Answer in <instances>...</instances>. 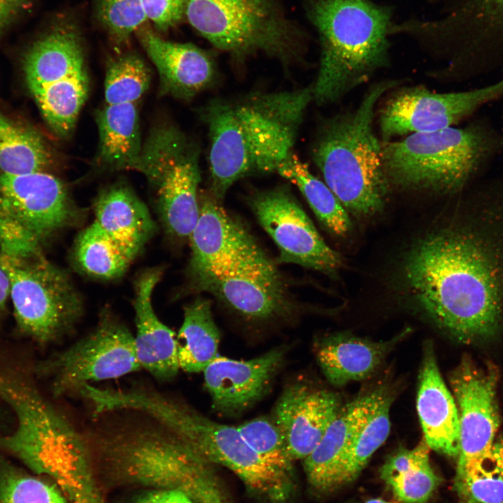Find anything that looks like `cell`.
Masks as SVG:
<instances>
[{"mask_svg":"<svg viewBox=\"0 0 503 503\" xmlns=\"http://www.w3.org/2000/svg\"><path fill=\"white\" fill-rule=\"evenodd\" d=\"M161 275V269L151 268L140 274L136 282L134 344L141 368L158 380L169 381L180 368L175 334L157 317L152 306V293Z\"/></svg>","mask_w":503,"mask_h":503,"instance_id":"21","label":"cell"},{"mask_svg":"<svg viewBox=\"0 0 503 503\" xmlns=\"http://www.w3.org/2000/svg\"><path fill=\"white\" fill-rule=\"evenodd\" d=\"M312 87L215 99L201 108L209 138L213 196L238 180L277 171L292 153Z\"/></svg>","mask_w":503,"mask_h":503,"instance_id":"2","label":"cell"},{"mask_svg":"<svg viewBox=\"0 0 503 503\" xmlns=\"http://www.w3.org/2000/svg\"><path fill=\"white\" fill-rule=\"evenodd\" d=\"M94 213L99 226L133 257L156 230L146 205L123 183L110 185L101 191L95 201Z\"/></svg>","mask_w":503,"mask_h":503,"instance_id":"25","label":"cell"},{"mask_svg":"<svg viewBox=\"0 0 503 503\" xmlns=\"http://www.w3.org/2000/svg\"><path fill=\"white\" fill-rule=\"evenodd\" d=\"M77 503H103L100 495H91L82 498Z\"/></svg>","mask_w":503,"mask_h":503,"instance_id":"45","label":"cell"},{"mask_svg":"<svg viewBox=\"0 0 503 503\" xmlns=\"http://www.w3.org/2000/svg\"><path fill=\"white\" fill-rule=\"evenodd\" d=\"M383 388L363 392L342 406L317 446L304 459L307 480L314 489L328 492L340 486L346 453Z\"/></svg>","mask_w":503,"mask_h":503,"instance_id":"20","label":"cell"},{"mask_svg":"<svg viewBox=\"0 0 503 503\" xmlns=\"http://www.w3.org/2000/svg\"><path fill=\"white\" fill-rule=\"evenodd\" d=\"M396 85L384 80L372 85L355 110L325 120L313 143L312 159L325 183L356 214H372L384 205L388 181L373 120L378 101Z\"/></svg>","mask_w":503,"mask_h":503,"instance_id":"5","label":"cell"},{"mask_svg":"<svg viewBox=\"0 0 503 503\" xmlns=\"http://www.w3.org/2000/svg\"><path fill=\"white\" fill-rule=\"evenodd\" d=\"M185 15L214 47L235 57L263 52L286 64L300 52L272 0H186Z\"/></svg>","mask_w":503,"mask_h":503,"instance_id":"8","label":"cell"},{"mask_svg":"<svg viewBox=\"0 0 503 503\" xmlns=\"http://www.w3.org/2000/svg\"><path fill=\"white\" fill-rule=\"evenodd\" d=\"M466 20L476 28L461 50L475 66L488 71L503 66V0H469L446 19Z\"/></svg>","mask_w":503,"mask_h":503,"instance_id":"27","label":"cell"},{"mask_svg":"<svg viewBox=\"0 0 503 503\" xmlns=\"http://www.w3.org/2000/svg\"><path fill=\"white\" fill-rule=\"evenodd\" d=\"M89 466H90V465H89ZM85 467H87V466H85ZM80 468H82V467H80ZM78 469H80V468H78ZM75 470H76V469H75ZM73 472H74V471H73ZM72 474H73V473H72ZM66 477H65V478H66ZM65 478H64V479H65ZM64 479H63V480H64ZM63 480H62V481H63ZM61 482H60V483H61ZM59 484H58V485H59Z\"/></svg>","mask_w":503,"mask_h":503,"instance_id":"50","label":"cell"},{"mask_svg":"<svg viewBox=\"0 0 503 503\" xmlns=\"http://www.w3.org/2000/svg\"><path fill=\"white\" fill-rule=\"evenodd\" d=\"M393 395L385 386L344 459L340 486L353 481L374 452L384 443L391 429L390 409Z\"/></svg>","mask_w":503,"mask_h":503,"instance_id":"32","label":"cell"},{"mask_svg":"<svg viewBox=\"0 0 503 503\" xmlns=\"http://www.w3.org/2000/svg\"><path fill=\"white\" fill-rule=\"evenodd\" d=\"M461 503H465V502H461Z\"/></svg>","mask_w":503,"mask_h":503,"instance_id":"51","label":"cell"},{"mask_svg":"<svg viewBox=\"0 0 503 503\" xmlns=\"http://www.w3.org/2000/svg\"><path fill=\"white\" fill-rule=\"evenodd\" d=\"M213 196L199 201V216L189 239L193 281L264 252L246 228L232 219Z\"/></svg>","mask_w":503,"mask_h":503,"instance_id":"16","label":"cell"},{"mask_svg":"<svg viewBox=\"0 0 503 503\" xmlns=\"http://www.w3.org/2000/svg\"><path fill=\"white\" fill-rule=\"evenodd\" d=\"M136 32L156 68L161 94L189 100L214 83L217 68L204 50L191 43L166 41L147 28Z\"/></svg>","mask_w":503,"mask_h":503,"instance_id":"19","label":"cell"},{"mask_svg":"<svg viewBox=\"0 0 503 503\" xmlns=\"http://www.w3.org/2000/svg\"><path fill=\"white\" fill-rule=\"evenodd\" d=\"M419 241L408 253V289L426 314L458 342L495 336L503 323V210Z\"/></svg>","mask_w":503,"mask_h":503,"instance_id":"1","label":"cell"},{"mask_svg":"<svg viewBox=\"0 0 503 503\" xmlns=\"http://www.w3.org/2000/svg\"><path fill=\"white\" fill-rule=\"evenodd\" d=\"M459 414L457 472L490 462L500 425L497 373L463 358L450 374Z\"/></svg>","mask_w":503,"mask_h":503,"instance_id":"13","label":"cell"},{"mask_svg":"<svg viewBox=\"0 0 503 503\" xmlns=\"http://www.w3.org/2000/svg\"><path fill=\"white\" fill-rule=\"evenodd\" d=\"M416 396V409L430 449L457 458L459 451V414L455 398L439 372L431 342L423 348Z\"/></svg>","mask_w":503,"mask_h":503,"instance_id":"22","label":"cell"},{"mask_svg":"<svg viewBox=\"0 0 503 503\" xmlns=\"http://www.w3.org/2000/svg\"><path fill=\"white\" fill-rule=\"evenodd\" d=\"M96 13L112 40L121 45L147 19L141 0H95Z\"/></svg>","mask_w":503,"mask_h":503,"instance_id":"37","label":"cell"},{"mask_svg":"<svg viewBox=\"0 0 503 503\" xmlns=\"http://www.w3.org/2000/svg\"><path fill=\"white\" fill-rule=\"evenodd\" d=\"M96 122L97 166L106 171L134 170L143 147L136 103L105 105L96 112Z\"/></svg>","mask_w":503,"mask_h":503,"instance_id":"26","label":"cell"},{"mask_svg":"<svg viewBox=\"0 0 503 503\" xmlns=\"http://www.w3.org/2000/svg\"><path fill=\"white\" fill-rule=\"evenodd\" d=\"M117 410L150 416L210 463L224 466L246 486L271 503H285L293 490L292 476L265 462L237 427L211 420L194 409L160 393L133 388L112 396Z\"/></svg>","mask_w":503,"mask_h":503,"instance_id":"6","label":"cell"},{"mask_svg":"<svg viewBox=\"0 0 503 503\" xmlns=\"http://www.w3.org/2000/svg\"><path fill=\"white\" fill-rule=\"evenodd\" d=\"M17 12L12 0H0V30L11 20Z\"/></svg>","mask_w":503,"mask_h":503,"instance_id":"42","label":"cell"},{"mask_svg":"<svg viewBox=\"0 0 503 503\" xmlns=\"http://www.w3.org/2000/svg\"><path fill=\"white\" fill-rule=\"evenodd\" d=\"M140 368L134 336L121 322L105 314L90 333L41 362L36 371L50 380L52 393L59 397L86 384L118 378Z\"/></svg>","mask_w":503,"mask_h":503,"instance_id":"10","label":"cell"},{"mask_svg":"<svg viewBox=\"0 0 503 503\" xmlns=\"http://www.w3.org/2000/svg\"><path fill=\"white\" fill-rule=\"evenodd\" d=\"M0 259L22 334L44 345L73 329L82 313L81 298L66 273L46 258L41 243L0 233Z\"/></svg>","mask_w":503,"mask_h":503,"instance_id":"7","label":"cell"},{"mask_svg":"<svg viewBox=\"0 0 503 503\" xmlns=\"http://www.w3.org/2000/svg\"><path fill=\"white\" fill-rule=\"evenodd\" d=\"M147 19L158 29L166 31L185 15L186 0H141Z\"/></svg>","mask_w":503,"mask_h":503,"instance_id":"40","label":"cell"},{"mask_svg":"<svg viewBox=\"0 0 503 503\" xmlns=\"http://www.w3.org/2000/svg\"><path fill=\"white\" fill-rule=\"evenodd\" d=\"M277 172L298 187L318 219L332 233L343 235L349 231L351 221L339 199L293 152Z\"/></svg>","mask_w":503,"mask_h":503,"instance_id":"30","label":"cell"},{"mask_svg":"<svg viewBox=\"0 0 503 503\" xmlns=\"http://www.w3.org/2000/svg\"><path fill=\"white\" fill-rule=\"evenodd\" d=\"M341 407L339 397L328 390L300 383L285 388L271 418L293 461L304 460L315 449Z\"/></svg>","mask_w":503,"mask_h":503,"instance_id":"18","label":"cell"},{"mask_svg":"<svg viewBox=\"0 0 503 503\" xmlns=\"http://www.w3.org/2000/svg\"><path fill=\"white\" fill-rule=\"evenodd\" d=\"M199 150L178 128L164 124L151 129L134 170L155 189L167 232L189 238L199 216Z\"/></svg>","mask_w":503,"mask_h":503,"instance_id":"9","label":"cell"},{"mask_svg":"<svg viewBox=\"0 0 503 503\" xmlns=\"http://www.w3.org/2000/svg\"><path fill=\"white\" fill-rule=\"evenodd\" d=\"M252 449L267 463L292 475L289 457L282 435L272 418L261 416L237 426Z\"/></svg>","mask_w":503,"mask_h":503,"instance_id":"36","label":"cell"},{"mask_svg":"<svg viewBox=\"0 0 503 503\" xmlns=\"http://www.w3.org/2000/svg\"><path fill=\"white\" fill-rule=\"evenodd\" d=\"M503 99V76L472 89L437 93L424 87L397 91L382 108L380 129L386 140L398 136L426 133L453 126L484 105Z\"/></svg>","mask_w":503,"mask_h":503,"instance_id":"12","label":"cell"},{"mask_svg":"<svg viewBox=\"0 0 503 503\" xmlns=\"http://www.w3.org/2000/svg\"><path fill=\"white\" fill-rule=\"evenodd\" d=\"M64 184L44 171L0 174V232L41 244L78 217Z\"/></svg>","mask_w":503,"mask_h":503,"instance_id":"11","label":"cell"},{"mask_svg":"<svg viewBox=\"0 0 503 503\" xmlns=\"http://www.w3.org/2000/svg\"><path fill=\"white\" fill-rule=\"evenodd\" d=\"M74 252L80 268L86 273L101 279L121 276L134 258L95 221L79 235Z\"/></svg>","mask_w":503,"mask_h":503,"instance_id":"33","label":"cell"},{"mask_svg":"<svg viewBox=\"0 0 503 503\" xmlns=\"http://www.w3.org/2000/svg\"><path fill=\"white\" fill-rule=\"evenodd\" d=\"M365 503H390V502H386V501H384V500H379V499H373V500H370L366 502Z\"/></svg>","mask_w":503,"mask_h":503,"instance_id":"47","label":"cell"},{"mask_svg":"<svg viewBox=\"0 0 503 503\" xmlns=\"http://www.w3.org/2000/svg\"><path fill=\"white\" fill-rule=\"evenodd\" d=\"M210 462L202 460L196 466L182 490L196 503H230L212 472Z\"/></svg>","mask_w":503,"mask_h":503,"instance_id":"39","label":"cell"},{"mask_svg":"<svg viewBox=\"0 0 503 503\" xmlns=\"http://www.w3.org/2000/svg\"><path fill=\"white\" fill-rule=\"evenodd\" d=\"M135 503H196L180 489H155L141 495Z\"/></svg>","mask_w":503,"mask_h":503,"instance_id":"41","label":"cell"},{"mask_svg":"<svg viewBox=\"0 0 503 503\" xmlns=\"http://www.w3.org/2000/svg\"><path fill=\"white\" fill-rule=\"evenodd\" d=\"M87 70L82 38L68 19L54 23L34 41L23 58V71L31 93Z\"/></svg>","mask_w":503,"mask_h":503,"instance_id":"23","label":"cell"},{"mask_svg":"<svg viewBox=\"0 0 503 503\" xmlns=\"http://www.w3.org/2000/svg\"><path fill=\"white\" fill-rule=\"evenodd\" d=\"M249 204L258 223L278 247L279 262L328 274L340 267V255L325 242L285 187L256 192Z\"/></svg>","mask_w":503,"mask_h":503,"instance_id":"14","label":"cell"},{"mask_svg":"<svg viewBox=\"0 0 503 503\" xmlns=\"http://www.w3.org/2000/svg\"><path fill=\"white\" fill-rule=\"evenodd\" d=\"M17 11L27 6L31 0H12Z\"/></svg>","mask_w":503,"mask_h":503,"instance_id":"46","label":"cell"},{"mask_svg":"<svg viewBox=\"0 0 503 503\" xmlns=\"http://www.w3.org/2000/svg\"><path fill=\"white\" fill-rule=\"evenodd\" d=\"M89 467H91V466H87V467H85L84 468L82 467V468H80V469H78L75 470L74 472H77V471H79V470H81V469H85V468H89ZM69 476H70V475L67 476L59 484V486L60 484H61Z\"/></svg>","mask_w":503,"mask_h":503,"instance_id":"48","label":"cell"},{"mask_svg":"<svg viewBox=\"0 0 503 503\" xmlns=\"http://www.w3.org/2000/svg\"><path fill=\"white\" fill-rule=\"evenodd\" d=\"M489 463L456 472L455 488L464 502L503 503V480Z\"/></svg>","mask_w":503,"mask_h":503,"instance_id":"38","label":"cell"},{"mask_svg":"<svg viewBox=\"0 0 503 503\" xmlns=\"http://www.w3.org/2000/svg\"><path fill=\"white\" fill-rule=\"evenodd\" d=\"M0 503H66L60 491L0 458Z\"/></svg>","mask_w":503,"mask_h":503,"instance_id":"35","label":"cell"},{"mask_svg":"<svg viewBox=\"0 0 503 503\" xmlns=\"http://www.w3.org/2000/svg\"><path fill=\"white\" fill-rule=\"evenodd\" d=\"M490 462L496 468L503 480V438L495 442Z\"/></svg>","mask_w":503,"mask_h":503,"instance_id":"43","label":"cell"},{"mask_svg":"<svg viewBox=\"0 0 503 503\" xmlns=\"http://www.w3.org/2000/svg\"><path fill=\"white\" fill-rule=\"evenodd\" d=\"M388 181L401 187L455 192L484 172L503 153V132L486 116L462 127L409 134L381 142Z\"/></svg>","mask_w":503,"mask_h":503,"instance_id":"4","label":"cell"},{"mask_svg":"<svg viewBox=\"0 0 503 503\" xmlns=\"http://www.w3.org/2000/svg\"><path fill=\"white\" fill-rule=\"evenodd\" d=\"M9 296V281L0 259V309L4 307Z\"/></svg>","mask_w":503,"mask_h":503,"instance_id":"44","label":"cell"},{"mask_svg":"<svg viewBox=\"0 0 503 503\" xmlns=\"http://www.w3.org/2000/svg\"><path fill=\"white\" fill-rule=\"evenodd\" d=\"M177 342L180 368L185 372H203L219 356L220 333L208 300L198 298L184 307Z\"/></svg>","mask_w":503,"mask_h":503,"instance_id":"29","label":"cell"},{"mask_svg":"<svg viewBox=\"0 0 503 503\" xmlns=\"http://www.w3.org/2000/svg\"><path fill=\"white\" fill-rule=\"evenodd\" d=\"M285 353V347H278L247 360L219 355L203 371L213 409L235 416L251 408L268 393Z\"/></svg>","mask_w":503,"mask_h":503,"instance_id":"17","label":"cell"},{"mask_svg":"<svg viewBox=\"0 0 503 503\" xmlns=\"http://www.w3.org/2000/svg\"><path fill=\"white\" fill-rule=\"evenodd\" d=\"M430 447L423 439L412 449H402L389 458L381 476L404 503H425L435 491L439 479L430 463Z\"/></svg>","mask_w":503,"mask_h":503,"instance_id":"28","label":"cell"},{"mask_svg":"<svg viewBox=\"0 0 503 503\" xmlns=\"http://www.w3.org/2000/svg\"><path fill=\"white\" fill-rule=\"evenodd\" d=\"M308 16L321 43L312 87L317 104L336 102L387 66L395 25L389 7L372 0H311Z\"/></svg>","mask_w":503,"mask_h":503,"instance_id":"3","label":"cell"},{"mask_svg":"<svg viewBox=\"0 0 503 503\" xmlns=\"http://www.w3.org/2000/svg\"><path fill=\"white\" fill-rule=\"evenodd\" d=\"M406 335L402 333L380 342L348 333L330 335L319 341L316 347L318 363L325 377L335 386L363 380L374 373Z\"/></svg>","mask_w":503,"mask_h":503,"instance_id":"24","label":"cell"},{"mask_svg":"<svg viewBox=\"0 0 503 503\" xmlns=\"http://www.w3.org/2000/svg\"><path fill=\"white\" fill-rule=\"evenodd\" d=\"M151 73L144 60L129 52L109 61L104 82L106 105L136 103L148 89Z\"/></svg>","mask_w":503,"mask_h":503,"instance_id":"34","label":"cell"},{"mask_svg":"<svg viewBox=\"0 0 503 503\" xmlns=\"http://www.w3.org/2000/svg\"><path fill=\"white\" fill-rule=\"evenodd\" d=\"M502 101H503V99H502ZM502 124H503V105H502ZM502 156H503V153H502Z\"/></svg>","mask_w":503,"mask_h":503,"instance_id":"49","label":"cell"},{"mask_svg":"<svg viewBox=\"0 0 503 503\" xmlns=\"http://www.w3.org/2000/svg\"><path fill=\"white\" fill-rule=\"evenodd\" d=\"M51 155L42 137L34 130L10 119L0 111V170L23 175L43 171Z\"/></svg>","mask_w":503,"mask_h":503,"instance_id":"31","label":"cell"},{"mask_svg":"<svg viewBox=\"0 0 503 503\" xmlns=\"http://www.w3.org/2000/svg\"><path fill=\"white\" fill-rule=\"evenodd\" d=\"M240 316L265 321L286 316L292 307L283 280L265 253L194 282Z\"/></svg>","mask_w":503,"mask_h":503,"instance_id":"15","label":"cell"}]
</instances>
